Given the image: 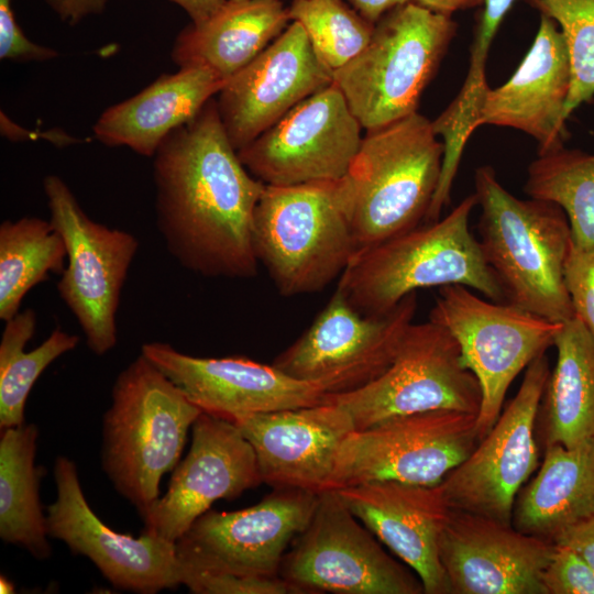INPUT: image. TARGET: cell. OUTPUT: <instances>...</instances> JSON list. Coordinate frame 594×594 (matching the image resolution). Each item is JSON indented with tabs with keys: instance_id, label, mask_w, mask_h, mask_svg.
I'll return each instance as SVG.
<instances>
[{
	"instance_id": "obj_25",
	"label": "cell",
	"mask_w": 594,
	"mask_h": 594,
	"mask_svg": "<svg viewBox=\"0 0 594 594\" xmlns=\"http://www.w3.org/2000/svg\"><path fill=\"white\" fill-rule=\"evenodd\" d=\"M226 82L200 66L163 74L136 95L107 108L92 127L94 135L107 146H125L153 157L164 139L194 119Z\"/></svg>"
},
{
	"instance_id": "obj_38",
	"label": "cell",
	"mask_w": 594,
	"mask_h": 594,
	"mask_svg": "<svg viewBox=\"0 0 594 594\" xmlns=\"http://www.w3.org/2000/svg\"><path fill=\"white\" fill-rule=\"evenodd\" d=\"M58 52L29 40L16 23L11 0H0V58L13 62H44Z\"/></svg>"
},
{
	"instance_id": "obj_3",
	"label": "cell",
	"mask_w": 594,
	"mask_h": 594,
	"mask_svg": "<svg viewBox=\"0 0 594 594\" xmlns=\"http://www.w3.org/2000/svg\"><path fill=\"white\" fill-rule=\"evenodd\" d=\"M475 194L448 216L362 251L338 285L364 316H381L421 288L462 285L496 302L503 288L470 230Z\"/></svg>"
},
{
	"instance_id": "obj_44",
	"label": "cell",
	"mask_w": 594,
	"mask_h": 594,
	"mask_svg": "<svg viewBox=\"0 0 594 594\" xmlns=\"http://www.w3.org/2000/svg\"><path fill=\"white\" fill-rule=\"evenodd\" d=\"M431 11L451 15L453 12L481 6L484 0H411Z\"/></svg>"
},
{
	"instance_id": "obj_18",
	"label": "cell",
	"mask_w": 594,
	"mask_h": 594,
	"mask_svg": "<svg viewBox=\"0 0 594 594\" xmlns=\"http://www.w3.org/2000/svg\"><path fill=\"white\" fill-rule=\"evenodd\" d=\"M262 483L254 449L237 424L202 411L165 495L142 517L143 532L176 543L215 502L234 499Z\"/></svg>"
},
{
	"instance_id": "obj_12",
	"label": "cell",
	"mask_w": 594,
	"mask_h": 594,
	"mask_svg": "<svg viewBox=\"0 0 594 594\" xmlns=\"http://www.w3.org/2000/svg\"><path fill=\"white\" fill-rule=\"evenodd\" d=\"M416 310L417 293H411L384 315L364 316L338 285L310 327L273 365L328 395L356 391L391 365Z\"/></svg>"
},
{
	"instance_id": "obj_27",
	"label": "cell",
	"mask_w": 594,
	"mask_h": 594,
	"mask_svg": "<svg viewBox=\"0 0 594 594\" xmlns=\"http://www.w3.org/2000/svg\"><path fill=\"white\" fill-rule=\"evenodd\" d=\"M594 517V438L574 447L544 446L543 461L519 491L512 525L553 542L566 529Z\"/></svg>"
},
{
	"instance_id": "obj_5",
	"label": "cell",
	"mask_w": 594,
	"mask_h": 594,
	"mask_svg": "<svg viewBox=\"0 0 594 594\" xmlns=\"http://www.w3.org/2000/svg\"><path fill=\"white\" fill-rule=\"evenodd\" d=\"M252 243L280 295L326 288L358 254L344 179L266 185L253 216Z\"/></svg>"
},
{
	"instance_id": "obj_39",
	"label": "cell",
	"mask_w": 594,
	"mask_h": 594,
	"mask_svg": "<svg viewBox=\"0 0 594 594\" xmlns=\"http://www.w3.org/2000/svg\"><path fill=\"white\" fill-rule=\"evenodd\" d=\"M515 0H484L472 46L490 51L495 34Z\"/></svg>"
},
{
	"instance_id": "obj_22",
	"label": "cell",
	"mask_w": 594,
	"mask_h": 594,
	"mask_svg": "<svg viewBox=\"0 0 594 594\" xmlns=\"http://www.w3.org/2000/svg\"><path fill=\"white\" fill-rule=\"evenodd\" d=\"M254 449L263 483L320 494L333 490L343 441L355 430L350 414L323 403L237 418Z\"/></svg>"
},
{
	"instance_id": "obj_21",
	"label": "cell",
	"mask_w": 594,
	"mask_h": 594,
	"mask_svg": "<svg viewBox=\"0 0 594 594\" xmlns=\"http://www.w3.org/2000/svg\"><path fill=\"white\" fill-rule=\"evenodd\" d=\"M553 550V542L513 525L452 508L439 538L451 594H546Z\"/></svg>"
},
{
	"instance_id": "obj_11",
	"label": "cell",
	"mask_w": 594,
	"mask_h": 594,
	"mask_svg": "<svg viewBox=\"0 0 594 594\" xmlns=\"http://www.w3.org/2000/svg\"><path fill=\"white\" fill-rule=\"evenodd\" d=\"M381 543L334 490L324 491L285 553L279 576L302 593L422 594L418 575Z\"/></svg>"
},
{
	"instance_id": "obj_45",
	"label": "cell",
	"mask_w": 594,
	"mask_h": 594,
	"mask_svg": "<svg viewBox=\"0 0 594 594\" xmlns=\"http://www.w3.org/2000/svg\"><path fill=\"white\" fill-rule=\"evenodd\" d=\"M15 590H14V585L13 583L8 580L6 576L1 575L0 576V593L1 594H11V593H14Z\"/></svg>"
},
{
	"instance_id": "obj_8",
	"label": "cell",
	"mask_w": 594,
	"mask_h": 594,
	"mask_svg": "<svg viewBox=\"0 0 594 594\" xmlns=\"http://www.w3.org/2000/svg\"><path fill=\"white\" fill-rule=\"evenodd\" d=\"M43 189L50 221L67 253L57 293L77 320L89 350L105 355L118 341L117 312L139 240L92 220L59 176L47 175Z\"/></svg>"
},
{
	"instance_id": "obj_30",
	"label": "cell",
	"mask_w": 594,
	"mask_h": 594,
	"mask_svg": "<svg viewBox=\"0 0 594 594\" xmlns=\"http://www.w3.org/2000/svg\"><path fill=\"white\" fill-rule=\"evenodd\" d=\"M66 246L50 220L22 217L0 224V319L21 310L25 295L51 274H62Z\"/></svg>"
},
{
	"instance_id": "obj_34",
	"label": "cell",
	"mask_w": 594,
	"mask_h": 594,
	"mask_svg": "<svg viewBox=\"0 0 594 594\" xmlns=\"http://www.w3.org/2000/svg\"><path fill=\"white\" fill-rule=\"evenodd\" d=\"M551 18L563 35L571 68L564 114L594 96V0H528Z\"/></svg>"
},
{
	"instance_id": "obj_16",
	"label": "cell",
	"mask_w": 594,
	"mask_h": 594,
	"mask_svg": "<svg viewBox=\"0 0 594 594\" xmlns=\"http://www.w3.org/2000/svg\"><path fill=\"white\" fill-rule=\"evenodd\" d=\"M319 494L274 487L260 503L235 512L208 510L176 541L186 569L279 576L287 548L308 526Z\"/></svg>"
},
{
	"instance_id": "obj_23",
	"label": "cell",
	"mask_w": 594,
	"mask_h": 594,
	"mask_svg": "<svg viewBox=\"0 0 594 594\" xmlns=\"http://www.w3.org/2000/svg\"><path fill=\"white\" fill-rule=\"evenodd\" d=\"M372 534L420 579L425 594H451L439 538L451 510L440 485L369 482L334 490Z\"/></svg>"
},
{
	"instance_id": "obj_15",
	"label": "cell",
	"mask_w": 594,
	"mask_h": 594,
	"mask_svg": "<svg viewBox=\"0 0 594 594\" xmlns=\"http://www.w3.org/2000/svg\"><path fill=\"white\" fill-rule=\"evenodd\" d=\"M362 125L332 82L238 150L265 185L290 186L343 178L362 142Z\"/></svg>"
},
{
	"instance_id": "obj_36",
	"label": "cell",
	"mask_w": 594,
	"mask_h": 594,
	"mask_svg": "<svg viewBox=\"0 0 594 594\" xmlns=\"http://www.w3.org/2000/svg\"><path fill=\"white\" fill-rule=\"evenodd\" d=\"M546 594H594V570L573 549L556 544L542 575Z\"/></svg>"
},
{
	"instance_id": "obj_35",
	"label": "cell",
	"mask_w": 594,
	"mask_h": 594,
	"mask_svg": "<svg viewBox=\"0 0 594 594\" xmlns=\"http://www.w3.org/2000/svg\"><path fill=\"white\" fill-rule=\"evenodd\" d=\"M183 585L196 594H304L280 576L241 575L186 568Z\"/></svg>"
},
{
	"instance_id": "obj_31",
	"label": "cell",
	"mask_w": 594,
	"mask_h": 594,
	"mask_svg": "<svg viewBox=\"0 0 594 594\" xmlns=\"http://www.w3.org/2000/svg\"><path fill=\"white\" fill-rule=\"evenodd\" d=\"M0 340V428L24 422L26 398L44 370L63 354L73 351L80 338L56 327L35 349L25 345L36 328V314L26 308L8 321Z\"/></svg>"
},
{
	"instance_id": "obj_37",
	"label": "cell",
	"mask_w": 594,
	"mask_h": 594,
	"mask_svg": "<svg viewBox=\"0 0 594 594\" xmlns=\"http://www.w3.org/2000/svg\"><path fill=\"white\" fill-rule=\"evenodd\" d=\"M564 279L574 316L594 337V248L583 249L572 243Z\"/></svg>"
},
{
	"instance_id": "obj_20",
	"label": "cell",
	"mask_w": 594,
	"mask_h": 594,
	"mask_svg": "<svg viewBox=\"0 0 594 594\" xmlns=\"http://www.w3.org/2000/svg\"><path fill=\"white\" fill-rule=\"evenodd\" d=\"M141 354L158 367L202 411L234 421L239 417L312 406L328 394L277 367L243 356L199 358L165 342H146Z\"/></svg>"
},
{
	"instance_id": "obj_28",
	"label": "cell",
	"mask_w": 594,
	"mask_h": 594,
	"mask_svg": "<svg viewBox=\"0 0 594 594\" xmlns=\"http://www.w3.org/2000/svg\"><path fill=\"white\" fill-rule=\"evenodd\" d=\"M538 417L543 446L574 447L594 438V337L576 318L562 322Z\"/></svg>"
},
{
	"instance_id": "obj_42",
	"label": "cell",
	"mask_w": 594,
	"mask_h": 594,
	"mask_svg": "<svg viewBox=\"0 0 594 594\" xmlns=\"http://www.w3.org/2000/svg\"><path fill=\"white\" fill-rule=\"evenodd\" d=\"M367 21L376 24L391 10L411 0H345Z\"/></svg>"
},
{
	"instance_id": "obj_13",
	"label": "cell",
	"mask_w": 594,
	"mask_h": 594,
	"mask_svg": "<svg viewBox=\"0 0 594 594\" xmlns=\"http://www.w3.org/2000/svg\"><path fill=\"white\" fill-rule=\"evenodd\" d=\"M476 417L437 409L354 430L340 448L333 490L377 481L440 484L480 442Z\"/></svg>"
},
{
	"instance_id": "obj_2",
	"label": "cell",
	"mask_w": 594,
	"mask_h": 594,
	"mask_svg": "<svg viewBox=\"0 0 594 594\" xmlns=\"http://www.w3.org/2000/svg\"><path fill=\"white\" fill-rule=\"evenodd\" d=\"M474 186L479 242L506 302L557 323L574 318L564 279L572 245L564 211L550 201L515 197L491 166L475 170Z\"/></svg>"
},
{
	"instance_id": "obj_19",
	"label": "cell",
	"mask_w": 594,
	"mask_h": 594,
	"mask_svg": "<svg viewBox=\"0 0 594 594\" xmlns=\"http://www.w3.org/2000/svg\"><path fill=\"white\" fill-rule=\"evenodd\" d=\"M333 82L304 28L292 21L261 54L227 80L218 110L238 151L309 96Z\"/></svg>"
},
{
	"instance_id": "obj_10",
	"label": "cell",
	"mask_w": 594,
	"mask_h": 594,
	"mask_svg": "<svg viewBox=\"0 0 594 594\" xmlns=\"http://www.w3.org/2000/svg\"><path fill=\"white\" fill-rule=\"evenodd\" d=\"M351 416L355 430L388 419L437 409L479 414V382L462 363L460 346L428 320L406 330L391 365L376 380L349 393L328 395Z\"/></svg>"
},
{
	"instance_id": "obj_14",
	"label": "cell",
	"mask_w": 594,
	"mask_h": 594,
	"mask_svg": "<svg viewBox=\"0 0 594 594\" xmlns=\"http://www.w3.org/2000/svg\"><path fill=\"white\" fill-rule=\"evenodd\" d=\"M549 373L541 353L492 429L439 484L450 508L512 525L516 497L539 465L537 417Z\"/></svg>"
},
{
	"instance_id": "obj_32",
	"label": "cell",
	"mask_w": 594,
	"mask_h": 594,
	"mask_svg": "<svg viewBox=\"0 0 594 594\" xmlns=\"http://www.w3.org/2000/svg\"><path fill=\"white\" fill-rule=\"evenodd\" d=\"M525 193L564 211L573 245L594 248V154L563 146L539 154L528 166Z\"/></svg>"
},
{
	"instance_id": "obj_6",
	"label": "cell",
	"mask_w": 594,
	"mask_h": 594,
	"mask_svg": "<svg viewBox=\"0 0 594 594\" xmlns=\"http://www.w3.org/2000/svg\"><path fill=\"white\" fill-rule=\"evenodd\" d=\"M442 160L443 143L432 121L418 112L367 131L343 177L356 256L420 226L438 188Z\"/></svg>"
},
{
	"instance_id": "obj_17",
	"label": "cell",
	"mask_w": 594,
	"mask_h": 594,
	"mask_svg": "<svg viewBox=\"0 0 594 594\" xmlns=\"http://www.w3.org/2000/svg\"><path fill=\"white\" fill-rule=\"evenodd\" d=\"M54 480L56 498L46 510L48 537L88 558L119 590L156 594L183 584L176 543L145 532L135 538L107 526L90 508L69 458H56Z\"/></svg>"
},
{
	"instance_id": "obj_24",
	"label": "cell",
	"mask_w": 594,
	"mask_h": 594,
	"mask_svg": "<svg viewBox=\"0 0 594 594\" xmlns=\"http://www.w3.org/2000/svg\"><path fill=\"white\" fill-rule=\"evenodd\" d=\"M570 86L563 35L551 18L541 14L534 43L516 72L504 85L488 90L479 127L514 128L538 142L539 154L554 151L563 146Z\"/></svg>"
},
{
	"instance_id": "obj_41",
	"label": "cell",
	"mask_w": 594,
	"mask_h": 594,
	"mask_svg": "<svg viewBox=\"0 0 594 594\" xmlns=\"http://www.w3.org/2000/svg\"><path fill=\"white\" fill-rule=\"evenodd\" d=\"M59 20L75 25L84 19L100 14L109 0H45Z\"/></svg>"
},
{
	"instance_id": "obj_9",
	"label": "cell",
	"mask_w": 594,
	"mask_h": 594,
	"mask_svg": "<svg viewBox=\"0 0 594 594\" xmlns=\"http://www.w3.org/2000/svg\"><path fill=\"white\" fill-rule=\"evenodd\" d=\"M439 288L429 320L453 336L463 365L479 382L482 402L476 430L481 440L498 419L515 377L553 346L562 323L509 302L486 300L462 285Z\"/></svg>"
},
{
	"instance_id": "obj_1",
	"label": "cell",
	"mask_w": 594,
	"mask_h": 594,
	"mask_svg": "<svg viewBox=\"0 0 594 594\" xmlns=\"http://www.w3.org/2000/svg\"><path fill=\"white\" fill-rule=\"evenodd\" d=\"M153 182L157 229L184 268L206 277L256 275L253 216L266 185L242 164L217 100L160 144Z\"/></svg>"
},
{
	"instance_id": "obj_33",
	"label": "cell",
	"mask_w": 594,
	"mask_h": 594,
	"mask_svg": "<svg viewBox=\"0 0 594 594\" xmlns=\"http://www.w3.org/2000/svg\"><path fill=\"white\" fill-rule=\"evenodd\" d=\"M288 13L290 21L304 28L316 53L332 72L366 47L375 28L345 0H293Z\"/></svg>"
},
{
	"instance_id": "obj_4",
	"label": "cell",
	"mask_w": 594,
	"mask_h": 594,
	"mask_svg": "<svg viewBox=\"0 0 594 594\" xmlns=\"http://www.w3.org/2000/svg\"><path fill=\"white\" fill-rule=\"evenodd\" d=\"M201 413L141 353L116 378L102 419L101 464L141 517L160 498L161 479L179 463Z\"/></svg>"
},
{
	"instance_id": "obj_26",
	"label": "cell",
	"mask_w": 594,
	"mask_h": 594,
	"mask_svg": "<svg viewBox=\"0 0 594 594\" xmlns=\"http://www.w3.org/2000/svg\"><path fill=\"white\" fill-rule=\"evenodd\" d=\"M280 0H228L211 18L179 32L170 52L180 67L200 66L228 80L289 25Z\"/></svg>"
},
{
	"instance_id": "obj_29",
	"label": "cell",
	"mask_w": 594,
	"mask_h": 594,
	"mask_svg": "<svg viewBox=\"0 0 594 594\" xmlns=\"http://www.w3.org/2000/svg\"><path fill=\"white\" fill-rule=\"evenodd\" d=\"M37 437L34 424L1 430L0 538L44 560L52 548L40 498L43 472L34 462Z\"/></svg>"
},
{
	"instance_id": "obj_7",
	"label": "cell",
	"mask_w": 594,
	"mask_h": 594,
	"mask_svg": "<svg viewBox=\"0 0 594 594\" xmlns=\"http://www.w3.org/2000/svg\"><path fill=\"white\" fill-rule=\"evenodd\" d=\"M457 26L451 15L414 1L378 20L366 47L333 72L362 128L375 130L417 112Z\"/></svg>"
},
{
	"instance_id": "obj_43",
	"label": "cell",
	"mask_w": 594,
	"mask_h": 594,
	"mask_svg": "<svg viewBox=\"0 0 594 594\" xmlns=\"http://www.w3.org/2000/svg\"><path fill=\"white\" fill-rule=\"evenodd\" d=\"M182 7L193 24H200L217 13L228 0H169Z\"/></svg>"
},
{
	"instance_id": "obj_40",
	"label": "cell",
	"mask_w": 594,
	"mask_h": 594,
	"mask_svg": "<svg viewBox=\"0 0 594 594\" xmlns=\"http://www.w3.org/2000/svg\"><path fill=\"white\" fill-rule=\"evenodd\" d=\"M553 543L573 549L594 570V517L566 529Z\"/></svg>"
}]
</instances>
